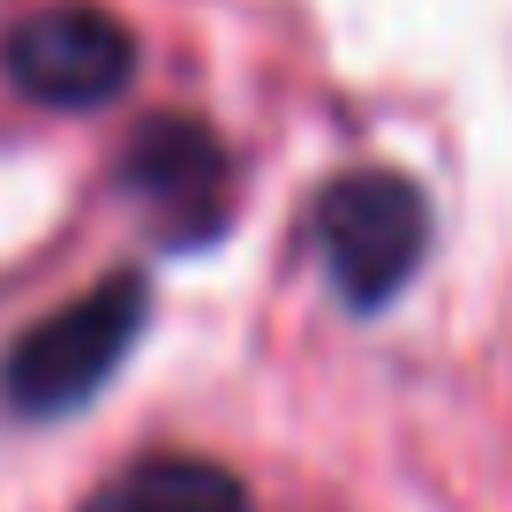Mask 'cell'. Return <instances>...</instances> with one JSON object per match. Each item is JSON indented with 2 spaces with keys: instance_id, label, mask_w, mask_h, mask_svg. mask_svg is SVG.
<instances>
[{
  "instance_id": "cell-2",
  "label": "cell",
  "mask_w": 512,
  "mask_h": 512,
  "mask_svg": "<svg viewBox=\"0 0 512 512\" xmlns=\"http://www.w3.org/2000/svg\"><path fill=\"white\" fill-rule=\"evenodd\" d=\"M144 309H151V287L136 272H113L91 294L61 302L46 324H31L16 347L0 354V400L31 422L76 415L83 400L106 392L113 369L128 362V347L144 332Z\"/></svg>"
},
{
  "instance_id": "cell-4",
  "label": "cell",
  "mask_w": 512,
  "mask_h": 512,
  "mask_svg": "<svg viewBox=\"0 0 512 512\" xmlns=\"http://www.w3.org/2000/svg\"><path fill=\"white\" fill-rule=\"evenodd\" d=\"M121 189L144 204L151 234L166 249H211L234 226V159L189 113H159V121H144L128 136Z\"/></svg>"
},
{
  "instance_id": "cell-3",
  "label": "cell",
  "mask_w": 512,
  "mask_h": 512,
  "mask_svg": "<svg viewBox=\"0 0 512 512\" xmlns=\"http://www.w3.org/2000/svg\"><path fill=\"white\" fill-rule=\"evenodd\" d=\"M0 76L16 83L23 98L53 113H91L106 98L128 91L136 76V38H128L121 16L106 8H83V0H61V8H31L0 31Z\"/></svg>"
},
{
  "instance_id": "cell-5",
  "label": "cell",
  "mask_w": 512,
  "mask_h": 512,
  "mask_svg": "<svg viewBox=\"0 0 512 512\" xmlns=\"http://www.w3.org/2000/svg\"><path fill=\"white\" fill-rule=\"evenodd\" d=\"M83 512H249V490H241L234 467L196 460V452H151V460L106 475Z\"/></svg>"
},
{
  "instance_id": "cell-1",
  "label": "cell",
  "mask_w": 512,
  "mask_h": 512,
  "mask_svg": "<svg viewBox=\"0 0 512 512\" xmlns=\"http://www.w3.org/2000/svg\"><path fill=\"white\" fill-rule=\"evenodd\" d=\"M309 241H317L324 272L354 317L392 309L422 272L430 249V196L392 166H354L332 174L309 204Z\"/></svg>"
}]
</instances>
